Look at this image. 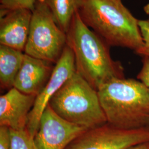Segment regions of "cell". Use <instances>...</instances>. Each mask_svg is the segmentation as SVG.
<instances>
[{
  "label": "cell",
  "instance_id": "4fadbf2b",
  "mask_svg": "<svg viewBox=\"0 0 149 149\" xmlns=\"http://www.w3.org/2000/svg\"><path fill=\"white\" fill-rule=\"evenodd\" d=\"M59 27L66 33L76 13L79 11L82 0H44Z\"/></svg>",
  "mask_w": 149,
  "mask_h": 149
},
{
  "label": "cell",
  "instance_id": "ba28073f",
  "mask_svg": "<svg viewBox=\"0 0 149 149\" xmlns=\"http://www.w3.org/2000/svg\"><path fill=\"white\" fill-rule=\"evenodd\" d=\"M88 129L65 120L48 104L34 136L38 149H65Z\"/></svg>",
  "mask_w": 149,
  "mask_h": 149
},
{
  "label": "cell",
  "instance_id": "e0dca14e",
  "mask_svg": "<svg viewBox=\"0 0 149 149\" xmlns=\"http://www.w3.org/2000/svg\"><path fill=\"white\" fill-rule=\"evenodd\" d=\"M142 63V68L137 76V79L149 88V57H143Z\"/></svg>",
  "mask_w": 149,
  "mask_h": 149
},
{
  "label": "cell",
  "instance_id": "2e32d148",
  "mask_svg": "<svg viewBox=\"0 0 149 149\" xmlns=\"http://www.w3.org/2000/svg\"><path fill=\"white\" fill-rule=\"evenodd\" d=\"M138 24L144 45L142 48L135 52V53L143 57H149V19L139 20Z\"/></svg>",
  "mask_w": 149,
  "mask_h": 149
},
{
  "label": "cell",
  "instance_id": "6da1fadb",
  "mask_svg": "<svg viewBox=\"0 0 149 149\" xmlns=\"http://www.w3.org/2000/svg\"><path fill=\"white\" fill-rule=\"evenodd\" d=\"M67 34V45L74 54L76 71L97 91L107 82L124 79L122 65L112 59L110 47L82 21L79 11Z\"/></svg>",
  "mask_w": 149,
  "mask_h": 149
},
{
  "label": "cell",
  "instance_id": "44dd1931",
  "mask_svg": "<svg viewBox=\"0 0 149 149\" xmlns=\"http://www.w3.org/2000/svg\"><path fill=\"white\" fill-rule=\"evenodd\" d=\"M117 1H122V0H117Z\"/></svg>",
  "mask_w": 149,
  "mask_h": 149
},
{
  "label": "cell",
  "instance_id": "52a82bcc",
  "mask_svg": "<svg viewBox=\"0 0 149 149\" xmlns=\"http://www.w3.org/2000/svg\"><path fill=\"white\" fill-rule=\"evenodd\" d=\"M76 71L74 54L66 45L59 60L54 66L51 76L37 96L28 119L27 130L34 138L39 126L40 118L51 98Z\"/></svg>",
  "mask_w": 149,
  "mask_h": 149
},
{
  "label": "cell",
  "instance_id": "3957f363",
  "mask_svg": "<svg viewBox=\"0 0 149 149\" xmlns=\"http://www.w3.org/2000/svg\"><path fill=\"white\" fill-rule=\"evenodd\" d=\"M97 92L107 123L124 129L149 127V88L140 81L113 79Z\"/></svg>",
  "mask_w": 149,
  "mask_h": 149
},
{
  "label": "cell",
  "instance_id": "5b68a950",
  "mask_svg": "<svg viewBox=\"0 0 149 149\" xmlns=\"http://www.w3.org/2000/svg\"><path fill=\"white\" fill-rule=\"evenodd\" d=\"M67 45V34L58 25L44 0H36L24 53L56 64Z\"/></svg>",
  "mask_w": 149,
  "mask_h": 149
},
{
  "label": "cell",
  "instance_id": "9c48e42d",
  "mask_svg": "<svg viewBox=\"0 0 149 149\" xmlns=\"http://www.w3.org/2000/svg\"><path fill=\"white\" fill-rule=\"evenodd\" d=\"M32 16L26 8L0 9V44L24 52Z\"/></svg>",
  "mask_w": 149,
  "mask_h": 149
},
{
  "label": "cell",
  "instance_id": "d6986e66",
  "mask_svg": "<svg viewBox=\"0 0 149 149\" xmlns=\"http://www.w3.org/2000/svg\"><path fill=\"white\" fill-rule=\"evenodd\" d=\"M126 149H149V141L138 144Z\"/></svg>",
  "mask_w": 149,
  "mask_h": 149
},
{
  "label": "cell",
  "instance_id": "8992f818",
  "mask_svg": "<svg viewBox=\"0 0 149 149\" xmlns=\"http://www.w3.org/2000/svg\"><path fill=\"white\" fill-rule=\"evenodd\" d=\"M149 141V127L124 129L107 123L87 129L65 149H126Z\"/></svg>",
  "mask_w": 149,
  "mask_h": 149
},
{
  "label": "cell",
  "instance_id": "8fae6325",
  "mask_svg": "<svg viewBox=\"0 0 149 149\" xmlns=\"http://www.w3.org/2000/svg\"><path fill=\"white\" fill-rule=\"evenodd\" d=\"M52 64L25 54L13 87L24 93L37 96L51 76Z\"/></svg>",
  "mask_w": 149,
  "mask_h": 149
},
{
  "label": "cell",
  "instance_id": "7a4b0ae2",
  "mask_svg": "<svg viewBox=\"0 0 149 149\" xmlns=\"http://www.w3.org/2000/svg\"><path fill=\"white\" fill-rule=\"evenodd\" d=\"M86 24L109 46L127 48L135 52L144 42L138 21L117 0H82L79 11Z\"/></svg>",
  "mask_w": 149,
  "mask_h": 149
},
{
  "label": "cell",
  "instance_id": "30bf717a",
  "mask_svg": "<svg viewBox=\"0 0 149 149\" xmlns=\"http://www.w3.org/2000/svg\"><path fill=\"white\" fill-rule=\"evenodd\" d=\"M37 96L27 95L13 87L0 97V127L10 129L26 128L28 116Z\"/></svg>",
  "mask_w": 149,
  "mask_h": 149
},
{
  "label": "cell",
  "instance_id": "277c9868",
  "mask_svg": "<svg viewBox=\"0 0 149 149\" xmlns=\"http://www.w3.org/2000/svg\"><path fill=\"white\" fill-rule=\"evenodd\" d=\"M48 104L65 120L88 129L107 123L97 91L76 71Z\"/></svg>",
  "mask_w": 149,
  "mask_h": 149
},
{
  "label": "cell",
  "instance_id": "9a60e30c",
  "mask_svg": "<svg viewBox=\"0 0 149 149\" xmlns=\"http://www.w3.org/2000/svg\"><path fill=\"white\" fill-rule=\"evenodd\" d=\"M36 3V0H0V9L11 10L26 8L33 11Z\"/></svg>",
  "mask_w": 149,
  "mask_h": 149
},
{
  "label": "cell",
  "instance_id": "7402d4cb",
  "mask_svg": "<svg viewBox=\"0 0 149 149\" xmlns=\"http://www.w3.org/2000/svg\"></svg>",
  "mask_w": 149,
  "mask_h": 149
},
{
  "label": "cell",
  "instance_id": "5bb4252c",
  "mask_svg": "<svg viewBox=\"0 0 149 149\" xmlns=\"http://www.w3.org/2000/svg\"><path fill=\"white\" fill-rule=\"evenodd\" d=\"M10 149H38L34 138L27 130L10 129Z\"/></svg>",
  "mask_w": 149,
  "mask_h": 149
},
{
  "label": "cell",
  "instance_id": "7c38bea8",
  "mask_svg": "<svg viewBox=\"0 0 149 149\" xmlns=\"http://www.w3.org/2000/svg\"><path fill=\"white\" fill-rule=\"evenodd\" d=\"M24 53L0 44V82L3 89L14 87L24 57Z\"/></svg>",
  "mask_w": 149,
  "mask_h": 149
},
{
  "label": "cell",
  "instance_id": "ac0fdd59",
  "mask_svg": "<svg viewBox=\"0 0 149 149\" xmlns=\"http://www.w3.org/2000/svg\"><path fill=\"white\" fill-rule=\"evenodd\" d=\"M10 130L5 127H0V149H10Z\"/></svg>",
  "mask_w": 149,
  "mask_h": 149
},
{
  "label": "cell",
  "instance_id": "ffe728a7",
  "mask_svg": "<svg viewBox=\"0 0 149 149\" xmlns=\"http://www.w3.org/2000/svg\"><path fill=\"white\" fill-rule=\"evenodd\" d=\"M144 10L145 11V12L147 15H149V3L147 4L144 7Z\"/></svg>",
  "mask_w": 149,
  "mask_h": 149
}]
</instances>
